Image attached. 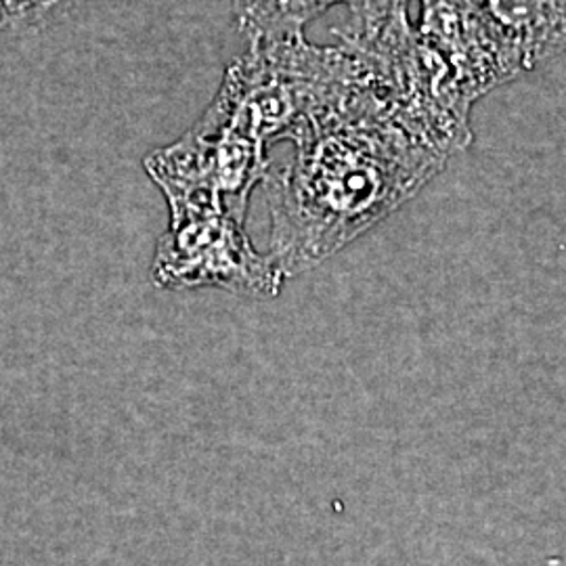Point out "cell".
<instances>
[{
    "mask_svg": "<svg viewBox=\"0 0 566 566\" xmlns=\"http://www.w3.org/2000/svg\"><path fill=\"white\" fill-rule=\"evenodd\" d=\"M348 0H233V15L250 44L303 39L304 28Z\"/></svg>",
    "mask_w": 566,
    "mask_h": 566,
    "instance_id": "4",
    "label": "cell"
},
{
    "mask_svg": "<svg viewBox=\"0 0 566 566\" xmlns=\"http://www.w3.org/2000/svg\"><path fill=\"white\" fill-rule=\"evenodd\" d=\"M523 72L566 53V0H476Z\"/></svg>",
    "mask_w": 566,
    "mask_h": 566,
    "instance_id": "3",
    "label": "cell"
},
{
    "mask_svg": "<svg viewBox=\"0 0 566 566\" xmlns=\"http://www.w3.org/2000/svg\"><path fill=\"white\" fill-rule=\"evenodd\" d=\"M283 142L294 145L290 163H269L263 179L271 219L266 254L283 280L382 223L449 160L405 120L374 67Z\"/></svg>",
    "mask_w": 566,
    "mask_h": 566,
    "instance_id": "1",
    "label": "cell"
},
{
    "mask_svg": "<svg viewBox=\"0 0 566 566\" xmlns=\"http://www.w3.org/2000/svg\"><path fill=\"white\" fill-rule=\"evenodd\" d=\"M151 277L164 290L219 287L245 298H275L283 275L245 233V221L227 212L170 217L158 240Z\"/></svg>",
    "mask_w": 566,
    "mask_h": 566,
    "instance_id": "2",
    "label": "cell"
},
{
    "mask_svg": "<svg viewBox=\"0 0 566 566\" xmlns=\"http://www.w3.org/2000/svg\"><path fill=\"white\" fill-rule=\"evenodd\" d=\"M84 0H0V36H23L57 25Z\"/></svg>",
    "mask_w": 566,
    "mask_h": 566,
    "instance_id": "5",
    "label": "cell"
}]
</instances>
